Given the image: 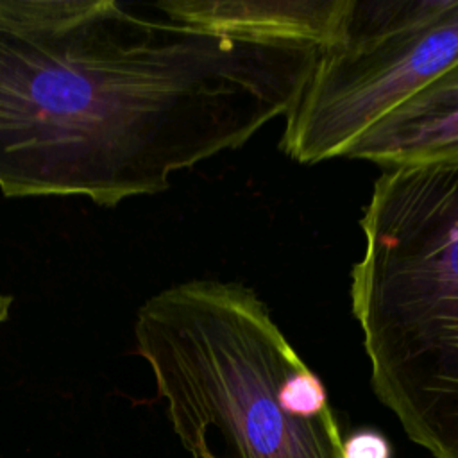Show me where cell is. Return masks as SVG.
<instances>
[{
	"mask_svg": "<svg viewBox=\"0 0 458 458\" xmlns=\"http://www.w3.org/2000/svg\"><path fill=\"white\" fill-rule=\"evenodd\" d=\"M168 20L213 36L318 50L338 41L349 0H165Z\"/></svg>",
	"mask_w": 458,
	"mask_h": 458,
	"instance_id": "5",
	"label": "cell"
},
{
	"mask_svg": "<svg viewBox=\"0 0 458 458\" xmlns=\"http://www.w3.org/2000/svg\"><path fill=\"white\" fill-rule=\"evenodd\" d=\"M318 48L204 34L154 4L0 0V191L114 208L286 116Z\"/></svg>",
	"mask_w": 458,
	"mask_h": 458,
	"instance_id": "1",
	"label": "cell"
},
{
	"mask_svg": "<svg viewBox=\"0 0 458 458\" xmlns=\"http://www.w3.org/2000/svg\"><path fill=\"white\" fill-rule=\"evenodd\" d=\"M344 157L383 168L458 161V61L360 134Z\"/></svg>",
	"mask_w": 458,
	"mask_h": 458,
	"instance_id": "6",
	"label": "cell"
},
{
	"mask_svg": "<svg viewBox=\"0 0 458 458\" xmlns=\"http://www.w3.org/2000/svg\"><path fill=\"white\" fill-rule=\"evenodd\" d=\"M342 458H392V449L381 433L360 429L342 438Z\"/></svg>",
	"mask_w": 458,
	"mask_h": 458,
	"instance_id": "7",
	"label": "cell"
},
{
	"mask_svg": "<svg viewBox=\"0 0 458 458\" xmlns=\"http://www.w3.org/2000/svg\"><path fill=\"white\" fill-rule=\"evenodd\" d=\"M458 61V0H349L336 43L317 52L284 116L281 150L301 165L349 145Z\"/></svg>",
	"mask_w": 458,
	"mask_h": 458,
	"instance_id": "4",
	"label": "cell"
},
{
	"mask_svg": "<svg viewBox=\"0 0 458 458\" xmlns=\"http://www.w3.org/2000/svg\"><path fill=\"white\" fill-rule=\"evenodd\" d=\"M351 270L377 399L435 458H458V161L385 168Z\"/></svg>",
	"mask_w": 458,
	"mask_h": 458,
	"instance_id": "3",
	"label": "cell"
},
{
	"mask_svg": "<svg viewBox=\"0 0 458 458\" xmlns=\"http://www.w3.org/2000/svg\"><path fill=\"white\" fill-rule=\"evenodd\" d=\"M11 304H13V297L4 293L0 290V327L4 326V322L9 318V311H11Z\"/></svg>",
	"mask_w": 458,
	"mask_h": 458,
	"instance_id": "8",
	"label": "cell"
},
{
	"mask_svg": "<svg viewBox=\"0 0 458 458\" xmlns=\"http://www.w3.org/2000/svg\"><path fill=\"white\" fill-rule=\"evenodd\" d=\"M134 342L191 458H342L320 377L252 288H163L138 308Z\"/></svg>",
	"mask_w": 458,
	"mask_h": 458,
	"instance_id": "2",
	"label": "cell"
}]
</instances>
